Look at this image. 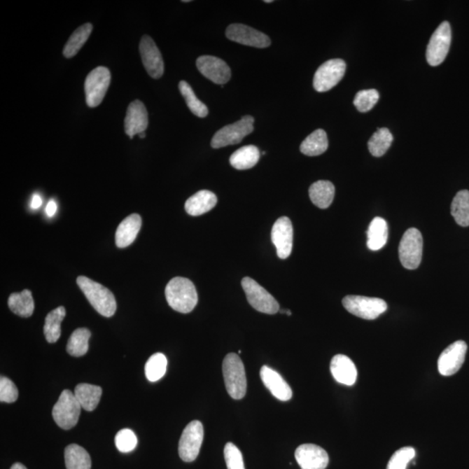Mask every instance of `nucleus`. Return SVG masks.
<instances>
[{
  "instance_id": "obj_1",
  "label": "nucleus",
  "mask_w": 469,
  "mask_h": 469,
  "mask_svg": "<svg viewBox=\"0 0 469 469\" xmlns=\"http://www.w3.org/2000/svg\"><path fill=\"white\" fill-rule=\"evenodd\" d=\"M166 300L176 312L187 314L192 312L198 302L196 287L185 277H175L165 288Z\"/></svg>"
},
{
  "instance_id": "obj_2",
  "label": "nucleus",
  "mask_w": 469,
  "mask_h": 469,
  "mask_svg": "<svg viewBox=\"0 0 469 469\" xmlns=\"http://www.w3.org/2000/svg\"><path fill=\"white\" fill-rule=\"evenodd\" d=\"M77 284L90 304L100 315L106 317L114 315L117 302L113 292L102 284L83 276L78 277Z\"/></svg>"
},
{
  "instance_id": "obj_3",
  "label": "nucleus",
  "mask_w": 469,
  "mask_h": 469,
  "mask_svg": "<svg viewBox=\"0 0 469 469\" xmlns=\"http://www.w3.org/2000/svg\"><path fill=\"white\" fill-rule=\"evenodd\" d=\"M223 374L227 392L234 400L243 399L247 392V378L243 362L234 353H230L223 363Z\"/></svg>"
},
{
  "instance_id": "obj_4",
  "label": "nucleus",
  "mask_w": 469,
  "mask_h": 469,
  "mask_svg": "<svg viewBox=\"0 0 469 469\" xmlns=\"http://www.w3.org/2000/svg\"><path fill=\"white\" fill-rule=\"evenodd\" d=\"M82 407L75 395L68 389L61 393L53 407L52 417L59 428L64 430L75 427L80 416Z\"/></svg>"
},
{
  "instance_id": "obj_5",
  "label": "nucleus",
  "mask_w": 469,
  "mask_h": 469,
  "mask_svg": "<svg viewBox=\"0 0 469 469\" xmlns=\"http://www.w3.org/2000/svg\"><path fill=\"white\" fill-rule=\"evenodd\" d=\"M342 305L352 315L365 320H374L388 309L384 300L363 295H347L342 299Z\"/></svg>"
},
{
  "instance_id": "obj_6",
  "label": "nucleus",
  "mask_w": 469,
  "mask_h": 469,
  "mask_svg": "<svg viewBox=\"0 0 469 469\" xmlns=\"http://www.w3.org/2000/svg\"><path fill=\"white\" fill-rule=\"evenodd\" d=\"M424 251V239L419 230L411 228L404 233L399 245L400 263L407 270H416L420 266Z\"/></svg>"
},
{
  "instance_id": "obj_7",
  "label": "nucleus",
  "mask_w": 469,
  "mask_h": 469,
  "mask_svg": "<svg viewBox=\"0 0 469 469\" xmlns=\"http://www.w3.org/2000/svg\"><path fill=\"white\" fill-rule=\"evenodd\" d=\"M254 122L253 117L246 115L241 120L220 129L213 136L211 147L214 149H219V148L241 143L245 136L254 131Z\"/></svg>"
},
{
  "instance_id": "obj_8",
  "label": "nucleus",
  "mask_w": 469,
  "mask_h": 469,
  "mask_svg": "<svg viewBox=\"0 0 469 469\" xmlns=\"http://www.w3.org/2000/svg\"><path fill=\"white\" fill-rule=\"evenodd\" d=\"M247 300L259 312L274 315L279 312V304L268 291L251 277H244L241 280Z\"/></svg>"
},
{
  "instance_id": "obj_9",
  "label": "nucleus",
  "mask_w": 469,
  "mask_h": 469,
  "mask_svg": "<svg viewBox=\"0 0 469 469\" xmlns=\"http://www.w3.org/2000/svg\"><path fill=\"white\" fill-rule=\"evenodd\" d=\"M111 72L106 67L99 66L86 77L85 83V99L91 108L99 106L109 88Z\"/></svg>"
},
{
  "instance_id": "obj_10",
  "label": "nucleus",
  "mask_w": 469,
  "mask_h": 469,
  "mask_svg": "<svg viewBox=\"0 0 469 469\" xmlns=\"http://www.w3.org/2000/svg\"><path fill=\"white\" fill-rule=\"evenodd\" d=\"M204 426L200 421L190 422L180 438L179 456L186 463H192L200 454L204 441Z\"/></svg>"
},
{
  "instance_id": "obj_11",
  "label": "nucleus",
  "mask_w": 469,
  "mask_h": 469,
  "mask_svg": "<svg viewBox=\"0 0 469 469\" xmlns=\"http://www.w3.org/2000/svg\"><path fill=\"white\" fill-rule=\"evenodd\" d=\"M452 32L449 22L444 21L433 34L429 41L427 52V61L431 66H438L445 60L449 52Z\"/></svg>"
},
{
  "instance_id": "obj_12",
  "label": "nucleus",
  "mask_w": 469,
  "mask_h": 469,
  "mask_svg": "<svg viewBox=\"0 0 469 469\" xmlns=\"http://www.w3.org/2000/svg\"><path fill=\"white\" fill-rule=\"evenodd\" d=\"M346 71V63L340 59L328 60L314 76L313 85L316 92H326L338 85Z\"/></svg>"
},
{
  "instance_id": "obj_13",
  "label": "nucleus",
  "mask_w": 469,
  "mask_h": 469,
  "mask_svg": "<svg viewBox=\"0 0 469 469\" xmlns=\"http://www.w3.org/2000/svg\"><path fill=\"white\" fill-rule=\"evenodd\" d=\"M226 37L238 44L255 48H267L272 43L268 36L262 31L243 24H230L227 28Z\"/></svg>"
},
{
  "instance_id": "obj_14",
  "label": "nucleus",
  "mask_w": 469,
  "mask_h": 469,
  "mask_svg": "<svg viewBox=\"0 0 469 469\" xmlns=\"http://www.w3.org/2000/svg\"><path fill=\"white\" fill-rule=\"evenodd\" d=\"M468 345L464 341L454 342L441 354L438 360V370L444 377L458 372L464 363Z\"/></svg>"
},
{
  "instance_id": "obj_15",
  "label": "nucleus",
  "mask_w": 469,
  "mask_h": 469,
  "mask_svg": "<svg viewBox=\"0 0 469 469\" xmlns=\"http://www.w3.org/2000/svg\"><path fill=\"white\" fill-rule=\"evenodd\" d=\"M139 52L144 68L153 78H160L164 74V64L160 49L149 36L141 39Z\"/></svg>"
},
{
  "instance_id": "obj_16",
  "label": "nucleus",
  "mask_w": 469,
  "mask_h": 469,
  "mask_svg": "<svg viewBox=\"0 0 469 469\" xmlns=\"http://www.w3.org/2000/svg\"><path fill=\"white\" fill-rule=\"evenodd\" d=\"M197 67L205 78L210 79L215 84L225 85L232 77V71L228 64L223 59L214 56L198 57Z\"/></svg>"
},
{
  "instance_id": "obj_17",
  "label": "nucleus",
  "mask_w": 469,
  "mask_h": 469,
  "mask_svg": "<svg viewBox=\"0 0 469 469\" xmlns=\"http://www.w3.org/2000/svg\"><path fill=\"white\" fill-rule=\"evenodd\" d=\"M272 240L281 259L290 257L293 247V226L290 218L283 216L274 223Z\"/></svg>"
},
{
  "instance_id": "obj_18",
  "label": "nucleus",
  "mask_w": 469,
  "mask_h": 469,
  "mask_svg": "<svg viewBox=\"0 0 469 469\" xmlns=\"http://www.w3.org/2000/svg\"><path fill=\"white\" fill-rule=\"evenodd\" d=\"M295 457L302 469H326L330 461L326 451L315 444L299 446Z\"/></svg>"
},
{
  "instance_id": "obj_19",
  "label": "nucleus",
  "mask_w": 469,
  "mask_h": 469,
  "mask_svg": "<svg viewBox=\"0 0 469 469\" xmlns=\"http://www.w3.org/2000/svg\"><path fill=\"white\" fill-rule=\"evenodd\" d=\"M149 124L148 113L144 104L139 100L133 101L128 106L125 119V131L132 139L133 136L146 132Z\"/></svg>"
},
{
  "instance_id": "obj_20",
  "label": "nucleus",
  "mask_w": 469,
  "mask_h": 469,
  "mask_svg": "<svg viewBox=\"0 0 469 469\" xmlns=\"http://www.w3.org/2000/svg\"><path fill=\"white\" fill-rule=\"evenodd\" d=\"M263 384L276 399L281 402H287L292 398V391L290 385L284 379L268 366H262L260 371Z\"/></svg>"
},
{
  "instance_id": "obj_21",
  "label": "nucleus",
  "mask_w": 469,
  "mask_h": 469,
  "mask_svg": "<svg viewBox=\"0 0 469 469\" xmlns=\"http://www.w3.org/2000/svg\"><path fill=\"white\" fill-rule=\"evenodd\" d=\"M330 371L339 384L352 386L356 384L357 370L351 358L344 355H337L331 360Z\"/></svg>"
},
{
  "instance_id": "obj_22",
  "label": "nucleus",
  "mask_w": 469,
  "mask_h": 469,
  "mask_svg": "<svg viewBox=\"0 0 469 469\" xmlns=\"http://www.w3.org/2000/svg\"><path fill=\"white\" fill-rule=\"evenodd\" d=\"M142 226V218L139 214H132L122 220L116 232V244L118 248L130 246L135 241Z\"/></svg>"
},
{
  "instance_id": "obj_23",
  "label": "nucleus",
  "mask_w": 469,
  "mask_h": 469,
  "mask_svg": "<svg viewBox=\"0 0 469 469\" xmlns=\"http://www.w3.org/2000/svg\"><path fill=\"white\" fill-rule=\"evenodd\" d=\"M218 204V197L210 190H200L186 203V211L190 216H201L212 210Z\"/></svg>"
},
{
  "instance_id": "obj_24",
  "label": "nucleus",
  "mask_w": 469,
  "mask_h": 469,
  "mask_svg": "<svg viewBox=\"0 0 469 469\" xmlns=\"http://www.w3.org/2000/svg\"><path fill=\"white\" fill-rule=\"evenodd\" d=\"M310 200L320 209H327L333 203L335 197V186L333 183L326 180H320L309 187Z\"/></svg>"
},
{
  "instance_id": "obj_25",
  "label": "nucleus",
  "mask_w": 469,
  "mask_h": 469,
  "mask_svg": "<svg viewBox=\"0 0 469 469\" xmlns=\"http://www.w3.org/2000/svg\"><path fill=\"white\" fill-rule=\"evenodd\" d=\"M368 248L373 251L381 250L387 244L388 227L387 222L382 218H374L367 232Z\"/></svg>"
},
{
  "instance_id": "obj_26",
  "label": "nucleus",
  "mask_w": 469,
  "mask_h": 469,
  "mask_svg": "<svg viewBox=\"0 0 469 469\" xmlns=\"http://www.w3.org/2000/svg\"><path fill=\"white\" fill-rule=\"evenodd\" d=\"M74 395L82 409L91 412L99 405L102 388L99 386L80 384L76 387Z\"/></svg>"
},
{
  "instance_id": "obj_27",
  "label": "nucleus",
  "mask_w": 469,
  "mask_h": 469,
  "mask_svg": "<svg viewBox=\"0 0 469 469\" xmlns=\"http://www.w3.org/2000/svg\"><path fill=\"white\" fill-rule=\"evenodd\" d=\"M260 160V151L255 146L240 148L232 155L230 163L232 167L239 171L253 168Z\"/></svg>"
},
{
  "instance_id": "obj_28",
  "label": "nucleus",
  "mask_w": 469,
  "mask_h": 469,
  "mask_svg": "<svg viewBox=\"0 0 469 469\" xmlns=\"http://www.w3.org/2000/svg\"><path fill=\"white\" fill-rule=\"evenodd\" d=\"M328 147L327 133L322 129L316 130L307 136L302 143L300 150L309 157H316L326 153Z\"/></svg>"
},
{
  "instance_id": "obj_29",
  "label": "nucleus",
  "mask_w": 469,
  "mask_h": 469,
  "mask_svg": "<svg viewBox=\"0 0 469 469\" xmlns=\"http://www.w3.org/2000/svg\"><path fill=\"white\" fill-rule=\"evenodd\" d=\"M64 461L66 469H91V456L84 447L71 444L64 449Z\"/></svg>"
},
{
  "instance_id": "obj_30",
  "label": "nucleus",
  "mask_w": 469,
  "mask_h": 469,
  "mask_svg": "<svg viewBox=\"0 0 469 469\" xmlns=\"http://www.w3.org/2000/svg\"><path fill=\"white\" fill-rule=\"evenodd\" d=\"M9 309L21 317H30L34 312V301L31 292L24 290L20 293H13L8 299Z\"/></svg>"
},
{
  "instance_id": "obj_31",
  "label": "nucleus",
  "mask_w": 469,
  "mask_h": 469,
  "mask_svg": "<svg viewBox=\"0 0 469 469\" xmlns=\"http://www.w3.org/2000/svg\"><path fill=\"white\" fill-rule=\"evenodd\" d=\"M66 309L63 306L52 310L46 317L44 334L46 341L54 344L59 340L61 335V323L66 317Z\"/></svg>"
},
{
  "instance_id": "obj_32",
  "label": "nucleus",
  "mask_w": 469,
  "mask_h": 469,
  "mask_svg": "<svg viewBox=\"0 0 469 469\" xmlns=\"http://www.w3.org/2000/svg\"><path fill=\"white\" fill-rule=\"evenodd\" d=\"M451 215L453 216L458 225L469 226V191H459L454 197L451 204Z\"/></svg>"
},
{
  "instance_id": "obj_33",
  "label": "nucleus",
  "mask_w": 469,
  "mask_h": 469,
  "mask_svg": "<svg viewBox=\"0 0 469 469\" xmlns=\"http://www.w3.org/2000/svg\"><path fill=\"white\" fill-rule=\"evenodd\" d=\"M92 337L91 331L88 328H80L71 334L66 346V351L69 355L74 357L85 356L88 352L89 340Z\"/></svg>"
},
{
  "instance_id": "obj_34",
  "label": "nucleus",
  "mask_w": 469,
  "mask_h": 469,
  "mask_svg": "<svg viewBox=\"0 0 469 469\" xmlns=\"http://www.w3.org/2000/svg\"><path fill=\"white\" fill-rule=\"evenodd\" d=\"M92 29V24L90 23L83 24L82 27H78L71 34L69 41H68L66 46H64L63 50L64 56L67 57V59L74 57L79 52V50L82 48L83 46L85 44L86 41H88Z\"/></svg>"
},
{
  "instance_id": "obj_35",
  "label": "nucleus",
  "mask_w": 469,
  "mask_h": 469,
  "mask_svg": "<svg viewBox=\"0 0 469 469\" xmlns=\"http://www.w3.org/2000/svg\"><path fill=\"white\" fill-rule=\"evenodd\" d=\"M393 135L387 128H378L368 143L372 156L380 158L387 153L393 142Z\"/></svg>"
},
{
  "instance_id": "obj_36",
  "label": "nucleus",
  "mask_w": 469,
  "mask_h": 469,
  "mask_svg": "<svg viewBox=\"0 0 469 469\" xmlns=\"http://www.w3.org/2000/svg\"><path fill=\"white\" fill-rule=\"evenodd\" d=\"M178 88L191 113L196 115L197 117H207L209 113L207 106L197 99L191 86L187 82L181 81L179 83Z\"/></svg>"
},
{
  "instance_id": "obj_37",
  "label": "nucleus",
  "mask_w": 469,
  "mask_h": 469,
  "mask_svg": "<svg viewBox=\"0 0 469 469\" xmlns=\"http://www.w3.org/2000/svg\"><path fill=\"white\" fill-rule=\"evenodd\" d=\"M167 358L162 353H156L148 359L146 364V375L151 382L160 381L166 373Z\"/></svg>"
},
{
  "instance_id": "obj_38",
  "label": "nucleus",
  "mask_w": 469,
  "mask_h": 469,
  "mask_svg": "<svg viewBox=\"0 0 469 469\" xmlns=\"http://www.w3.org/2000/svg\"><path fill=\"white\" fill-rule=\"evenodd\" d=\"M379 97L380 95H379L377 90H363V91L357 92L355 99H354V104L360 113H367L377 104Z\"/></svg>"
},
{
  "instance_id": "obj_39",
  "label": "nucleus",
  "mask_w": 469,
  "mask_h": 469,
  "mask_svg": "<svg viewBox=\"0 0 469 469\" xmlns=\"http://www.w3.org/2000/svg\"><path fill=\"white\" fill-rule=\"evenodd\" d=\"M416 456V450L411 447H404L393 454L387 469H406L407 464Z\"/></svg>"
},
{
  "instance_id": "obj_40",
  "label": "nucleus",
  "mask_w": 469,
  "mask_h": 469,
  "mask_svg": "<svg viewBox=\"0 0 469 469\" xmlns=\"http://www.w3.org/2000/svg\"><path fill=\"white\" fill-rule=\"evenodd\" d=\"M115 444L122 453L132 452L138 445V438H136L135 433L131 429L124 428L116 435Z\"/></svg>"
},
{
  "instance_id": "obj_41",
  "label": "nucleus",
  "mask_w": 469,
  "mask_h": 469,
  "mask_svg": "<svg viewBox=\"0 0 469 469\" xmlns=\"http://www.w3.org/2000/svg\"><path fill=\"white\" fill-rule=\"evenodd\" d=\"M225 459L228 469H245L243 454L238 447L232 442H228L225 447Z\"/></svg>"
},
{
  "instance_id": "obj_42",
  "label": "nucleus",
  "mask_w": 469,
  "mask_h": 469,
  "mask_svg": "<svg viewBox=\"0 0 469 469\" xmlns=\"http://www.w3.org/2000/svg\"><path fill=\"white\" fill-rule=\"evenodd\" d=\"M19 398V391L16 385L9 378H0V402L6 403L15 402Z\"/></svg>"
},
{
  "instance_id": "obj_43",
  "label": "nucleus",
  "mask_w": 469,
  "mask_h": 469,
  "mask_svg": "<svg viewBox=\"0 0 469 469\" xmlns=\"http://www.w3.org/2000/svg\"><path fill=\"white\" fill-rule=\"evenodd\" d=\"M57 210V206L56 202L52 200H50L46 208V215L48 216L49 218H52V216L56 214Z\"/></svg>"
},
{
  "instance_id": "obj_44",
  "label": "nucleus",
  "mask_w": 469,
  "mask_h": 469,
  "mask_svg": "<svg viewBox=\"0 0 469 469\" xmlns=\"http://www.w3.org/2000/svg\"><path fill=\"white\" fill-rule=\"evenodd\" d=\"M42 203L41 197L37 193L34 194L31 201V208L32 210H38V208H41Z\"/></svg>"
},
{
  "instance_id": "obj_45",
  "label": "nucleus",
  "mask_w": 469,
  "mask_h": 469,
  "mask_svg": "<svg viewBox=\"0 0 469 469\" xmlns=\"http://www.w3.org/2000/svg\"><path fill=\"white\" fill-rule=\"evenodd\" d=\"M10 469H27V467L24 466L22 463H14Z\"/></svg>"
},
{
  "instance_id": "obj_46",
  "label": "nucleus",
  "mask_w": 469,
  "mask_h": 469,
  "mask_svg": "<svg viewBox=\"0 0 469 469\" xmlns=\"http://www.w3.org/2000/svg\"><path fill=\"white\" fill-rule=\"evenodd\" d=\"M281 314H287L288 316H291L292 315V313H291L290 310H288V309L281 310Z\"/></svg>"
},
{
  "instance_id": "obj_47",
  "label": "nucleus",
  "mask_w": 469,
  "mask_h": 469,
  "mask_svg": "<svg viewBox=\"0 0 469 469\" xmlns=\"http://www.w3.org/2000/svg\"><path fill=\"white\" fill-rule=\"evenodd\" d=\"M140 139H144L146 138V132H142L139 134Z\"/></svg>"
},
{
  "instance_id": "obj_48",
  "label": "nucleus",
  "mask_w": 469,
  "mask_h": 469,
  "mask_svg": "<svg viewBox=\"0 0 469 469\" xmlns=\"http://www.w3.org/2000/svg\"><path fill=\"white\" fill-rule=\"evenodd\" d=\"M265 3H272L273 1H272V0H266V1H265Z\"/></svg>"
}]
</instances>
